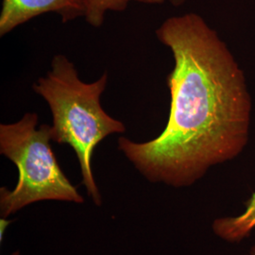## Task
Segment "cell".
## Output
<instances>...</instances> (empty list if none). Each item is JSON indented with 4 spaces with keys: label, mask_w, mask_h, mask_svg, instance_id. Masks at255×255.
<instances>
[{
    "label": "cell",
    "mask_w": 255,
    "mask_h": 255,
    "mask_svg": "<svg viewBox=\"0 0 255 255\" xmlns=\"http://www.w3.org/2000/svg\"><path fill=\"white\" fill-rule=\"evenodd\" d=\"M156 36L174 58L166 126L146 142L120 137L118 146L146 181L189 187L244 150L252 100L228 46L199 14L166 19Z\"/></svg>",
    "instance_id": "6da1fadb"
},
{
    "label": "cell",
    "mask_w": 255,
    "mask_h": 255,
    "mask_svg": "<svg viewBox=\"0 0 255 255\" xmlns=\"http://www.w3.org/2000/svg\"><path fill=\"white\" fill-rule=\"evenodd\" d=\"M107 82V73L96 82H82L73 63L59 54L52 59L46 77L38 79L32 86L51 111L52 141L69 145L75 150L82 183L97 206L102 205V198L92 171L94 150L106 137L126 131L125 125L110 117L101 106Z\"/></svg>",
    "instance_id": "7a4b0ae2"
},
{
    "label": "cell",
    "mask_w": 255,
    "mask_h": 255,
    "mask_svg": "<svg viewBox=\"0 0 255 255\" xmlns=\"http://www.w3.org/2000/svg\"><path fill=\"white\" fill-rule=\"evenodd\" d=\"M38 126V116L27 113L17 122L0 125V153L18 169L13 189L0 188V217L7 219L43 201L82 204L84 198L65 176L51 147V126Z\"/></svg>",
    "instance_id": "3957f363"
},
{
    "label": "cell",
    "mask_w": 255,
    "mask_h": 255,
    "mask_svg": "<svg viewBox=\"0 0 255 255\" xmlns=\"http://www.w3.org/2000/svg\"><path fill=\"white\" fill-rule=\"evenodd\" d=\"M84 0H3L0 12V36L37 16L53 12L63 23L84 17Z\"/></svg>",
    "instance_id": "277c9868"
},
{
    "label": "cell",
    "mask_w": 255,
    "mask_h": 255,
    "mask_svg": "<svg viewBox=\"0 0 255 255\" xmlns=\"http://www.w3.org/2000/svg\"><path fill=\"white\" fill-rule=\"evenodd\" d=\"M255 229V192L246 202L243 213L235 217H224L214 220L212 230L221 240L239 243L250 237Z\"/></svg>",
    "instance_id": "5b68a950"
},
{
    "label": "cell",
    "mask_w": 255,
    "mask_h": 255,
    "mask_svg": "<svg viewBox=\"0 0 255 255\" xmlns=\"http://www.w3.org/2000/svg\"><path fill=\"white\" fill-rule=\"evenodd\" d=\"M165 0H84V18L94 27H101L108 11H124L130 2L161 5Z\"/></svg>",
    "instance_id": "8992f818"
},
{
    "label": "cell",
    "mask_w": 255,
    "mask_h": 255,
    "mask_svg": "<svg viewBox=\"0 0 255 255\" xmlns=\"http://www.w3.org/2000/svg\"><path fill=\"white\" fill-rule=\"evenodd\" d=\"M169 1L174 6H181L186 0H169Z\"/></svg>",
    "instance_id": "52a82bcc"
},
{
    "label": "cell",
    "mask_w": 255,
    "mask_h": 255,
    "mask_svg": "<svg viewBox=\"0 0 255 255\" xmlns=\"http://www.w3.org/2000/svg\"><path fill=\"white\" fill-rule=\"evenodd\" d=\"M250 255H255V246L252 247L251 252H250Z\"/></svg>",
    "instance_id": "ba28073f"
},
{
    "label": "cell",
    "mask_w": 255,
    "mask_h": 255,
    "mask_svg": "<svg viewBox=\"0 0 255 255\" xmlns=\"http://www.w3.org/2000/svg\"></svg>",
    "instance_id": "9c48e42d"
}]
</instances>
